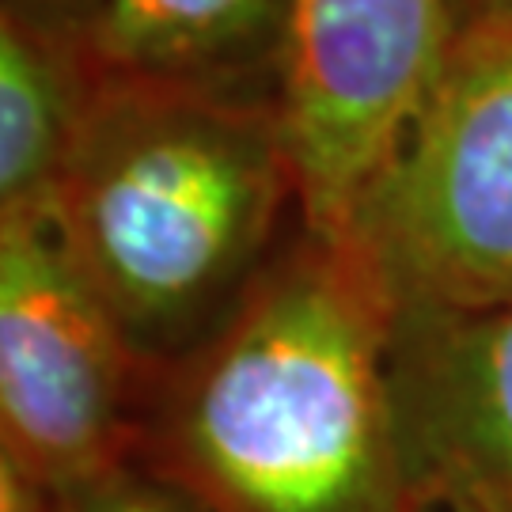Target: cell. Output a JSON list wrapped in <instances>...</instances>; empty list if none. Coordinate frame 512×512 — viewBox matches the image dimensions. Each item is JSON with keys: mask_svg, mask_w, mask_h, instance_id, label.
<instances>
[{"mask_svg": "<svg viewBox=\"0 0 512 512\" xmlns=\"http://www.w3.org/2000/svg\"><path fill=\"white\" fill-rule=\"evenodd\" d=\"M387 346L365 270L300 228L232 319L152 376L137 459L205 512H414Z\"/></svg>", "mask_w": 512, "mask_h": 512, "instance_id": "6da1fadb", "label": "cell"}, {"mask_svg": "<svg viewBox=\"0 0 512 512\" xmlns=\"http://www.w3.org/2000/svg\"><path fill=\"white\" fill-rule=\"evenodd\" d=\"M285 209L300 205L277 88L114 73L54 194L69 251L152 376L232 319L277 258Z\"/></svg>", "mask_w": 512, "mask_h": 512, "instance_id": "7a4b0ae2", "label": "cell"}, {"mask_svg": "<svg viewBox=\"0 0 512 512\" xmlns=\"http://www.w3.org/2000/svg\"><path fill=\"white\" fill-rule=\"evenodd\" d=\"M391 315H459L512 300V23L452 42L403 141L342 236Z\"/></svg>", "mask_w": 512, "mask_h": 512, "instance_id": "3957f363", "label": "cell"}, {"mask_svg": "<svg viewBox=\"0 0 512 512\" xmlns=\"http://www.w3.org/2000/svg\"><path fill=\"white\" fill-rule=\"evenodd\" d=\"M148 384L54 205L0 217V452L54 494L84 486L137 456Z\"/></svg>", "mask_w": 512, "mask_h": 512, "instance_id": "277c9868", "label": "cell"}, {"mask_svg": "<svg viewBox=\"0 0 512 512\" xmlns=\"http://www.w3.org/2000/svg\"><path fill=\"white\" fill-rule=\"evenodd\" d=\"M456 35V0H293L277 103L304 232L342 236Z\"/></svg>", "mask_w": 512, "mask_h": 512, "instance_id": "5b68a950", "label": "cell"}, {"mask_svg": "<svg viewBox=\"0 0 512 512\" xmlns=\"http://www.w3.org/2000/svg\"><path fill=\"white\" fill-rule=\"evenodd\" d=\"M387 380L414 501L512 512V300L391 315Z\"/></svg>", "mask_w": 512, "mask_h": 512, "instance_id": "8992f818", "label": "cell"}, {"mask_svg": "<svg viewBox=\"0 0 512 512\" xmlns=\"http://www.w3.org/2000/svg\"><path fill=\"white\" fill-rule=\"evenodd\" d=\"M103 65L80 27L0 12V217L46 209L88 129Z\"/></svg>", "mask_w": 512, "mask_h": 512, "instance_id": "52a82bcc", "label": "cell"}, {"mask_svg": "<svg viewBox=\"0 0 512 512\" xmlns=\"http://www.w3.org/2000/svg\"><path fill=\"white\" fill-rule=\"evenodd\" d=\"M293 0H103L80 27L114 76L277 88Z\"/></svg>", "mask_w": 512, "mask_h": 512, "instance_id": "ba28073f", "label": "cell"}, {"mask_svg": "<svg viewBox=\"0 0 512 512\" xmlns=\"http://www.w3.org/2000/svg\"><path fill=\"white\" fill-rule=\"evenodd\" d=\"M57 512H205L175 482L133 456L107 475L57 494Z\"/></svg>", "mask_w": 512, "mask_h": 512, "instance_id": "9c48e42d", "label": "cell"}, {"mask_svg": "<svg viewBox=\"0 0 512 512\" xmlns=\"http://www.w3.org/2000/svg\"><path fill=\"white\" fill-rule=\"evenodd\" d=\"M0 512H57L54 490L8 452H0Z\"/></svg>", "mask_w": 512, "mask_h": 512, "instance_id": "30bf717a", "label": "cell"}, {"mask_svg": "<svg viewBox=\"0 0 512 512\" xmlns=\"http://www.w3.org/2000/svg\"><path fill=\"white\" fill-rule=\"evenodd\" d=\"M8 4H16L23 12H35V16H42V19H54V23L84 27L103 0H8Z\"/></svg>", "mask_w": 512, "mask_h": 512, "instance_id": "8fae6325", "label": "cell"}, {"mask_svg": "<svg viewBox=\"0 0 512 512\" xmlns=\"http://www.w3.org/2000/svg\"><path fill=\"white\" fill-rule=\"evenodd\" d=\"M459 31L471 23H512V0H456Z\"/></svg>", "mask_w": 512, "mask_h": 512, "instance_id": "7c38bea8", "label": "cell"}, {"mask_svg": "<svg viewBox=\"0 0 512 512\" xmlns=\"http://www.w3.org/2000/svg\"><path fill=\"white\" fill-rule=\"evenodd\" d=\"M414 512H452V509H440V505H418Z\"/></svg>", "mask_w": 512, "mask_h": 512, "instance_id": "4fadbf2b", "label": "cell"}]
</instances>
